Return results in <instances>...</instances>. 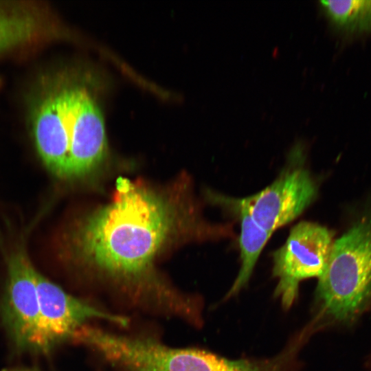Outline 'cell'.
<instances>
[{"label": "cell", "mask_w": 371, "mask_h": 371, "mask_svg": "<svg viewBox=\"0 0 371 371\" xmlns=\"http://www.w3.org/2000/svg\"><path fill=\"white\" fill-rule=\"evenodd\" d=\"M316 297L323 313L339 322L355 318L371 297V218L333 241Z\"/></svg>", "instance_id": "2"}, {"label": "cell", "mask_w": 371, "mask_h": 371, "mask_svg": "<svg viewBox=\"0 0 371 371\" xmlns=\"http://www.w3.org/2000/svg\"><path fill=\"white\" fill-rule=\"evenodd\" d=\"M3 371H39L34 368H26V367H11L4 369Z\"/></svg>", "instance_id": "13"}, {"label": "cell", "mask_w": 371, "mask_h": 371, "mask_svg": "<svg viewBox=\"0 0 371 371\" xmlns=\"http://www.w3.org/2000/svg\"><path fill=\"white\" fill-rule=\"evenodd\" d=\"M69 142L66 178L84 177L104 160L106 137L102 114L88 93L80 87L60 90Z\"/></svg>", "instance_id": "5"}, {"label": "cell", "mask_w": 371, "mask_h": 371, "mask_svg": "<svg viewBox=\"0 0 371 371\" xmlns=\"http://www.w3.org/2000/svg\"><path fill=\"white\" fill-rule=\"evenodd\" d=\"M333 243L331 232L326 227L301 221L291 228L284 245L273 253V275L278 279L275 294L285 308L297 297L300 282L322 275Z\"/></svg>", "instance_id": "3"}, {"label": "cell", "mask_w": 371, "mask_h": 371, "mask_svg": "<svg viewBox=\"0 0 371 371\" xmlns=\"http://www.w3.org/2000/svg\"><path fill=\"white\" fill-rule=\"evenodd\" d=\"M191 197L175 205L170 199L127 179L117 182L113 201L87 217L74 236L76 254L111 275L144 273L174 232L198 240L232 235L229 223L203 219Z\"/></svg>", "instance_id": "1"}, {"label": "cell", "mask_w": 371, "mask_h": 371, "mask_svg": "<svg viewBox=\"0 0 371 371\" xmlns=\"http://www.w3.org/2000/svg\"><path fill=\"white\" fill-rule=\"evenodd\" d=\"M44 11L22 1H0V52L43 38L47 30Z\"/></svg>", "instance_id": "10"}, {"label": "cell", "mask_w": 371, "mask_h": 371, "mask_svg": "<svg viewBox=\"0 0 371 371\" xmlns=\"http://www.w3.org/2000/svg\"><path fill=\"white\" fill-rule=\"evenodd\" d=\"M292 351L268 360H230L212 352L184 348L177 371H285Z\"/></svg>", "instance_id": "11"}, {"label": "cell", "mask_w": 371, "mask_h": 371, "mask_svg": "<svg viewBox=\"0 0 371 371\" xmlns=\"http://www.w3.org/2000/svg\"><path fill=\"white\" fill-rule=\"evenodd\" d=\"M302 154L301 148H295L288 164L269 186L241 199L254 220L269 232L297 218L316 198L317 187Z\"/></svg>", "instance_id": "4"}, {"label": "cell", "mask_w": 371, "mask_h": 371, "mask_svg": "<svg viewBox=\"0 0 371 371\" xmlns=\"http://www.w3.org/2000/svg\"><path fill=\"white\" fill-rule=\"evenodd\" d=\"M36 273L22 251L8 262V278L0 315L6 333L19 350L34 352L39 319Z\"/></svg>", "instance_id": "7"}, {"label": "cell", "mask_w": 371, "mask_h": 371, "mask_svg": "<svg viewBox=\"0 0 371 371\" xmlns=\"http://www.w3.org/2000/svg\"><path fill=\"white\" fill-rule=\"evenodd\" d=\"M320 7L337 28L351 32L371 31V1H320Z\"/></svg>", "instance_id": "12"}, {"label": "cell", "mask_w": 371, "mask_h": 371, "mask_svg": "<svg viewBox=\"0 0 371 371\" xmlns=\"http://www.w3.org/2000/svg\"><path fill=\"white\" fill-rule=\"evenodd\" d=\"M33 133L45 166L56 176L66 178L69 142L58 91L39 104L34 116Z\"/></svg>", "instance_id": "8"}, {"label": "cell", "mask_w": 371, "mask_h": 371, "mask_svg": "<svg viewBox=\"0 0 371 371\" xmlns=\"http://www.w3.org/2000/svg\"><path fill=\"white\" fill-rule=\"evenodd\" d=\"M39 319L34 352L47 353L61 343L72 340L76 332L92 319L126 325L127 319L104 312L73 297L36 271Z\"/></svg>", "instance_id": "6"}, {"label": "cell", "mask_w": 371, "mask_h": 371, "mask_svg": "<svg viewBox=\"0 0 371 371\" xmlns=\"http://www.w3.org/2000/svg\"><path fill=\"white\" fill-rule=\"evenodd\" d=\"M212 203L229 212L240 221L239 247L241 265L227 297L237 293L249 281L256 262L273 233L262 228L251 217L241 199L208 193Z\"/></svg>", "instance_id": "9"}]
</instances>
